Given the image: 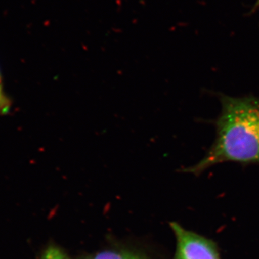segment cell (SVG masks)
<instances>
[{"label": "cell", "mask_w": 259, "mask_h": 259, "mask_svg": "<svg viewBox=\"0 0 259 259\" xmlns=\"http://www.w3.org/2000/svg\"><path fill=\"white\" fill-rule=\"evenodd\" d=\"M94 259H146L141 255L131 253L117 251H104L97 254Z\"/></svg>", "instance_id": "obj_3"}, {"label": "cell", "mask_w": 259, "mask_h": 259, "mask_svg": "<svg viewBox=\"0 0 259 259\" xmlns=\"http://www.w3.org/2000/svg\"><path fill=\"white\" fill-rule=\"evenodd\" d=\"M41 259H69V258L59 248L51 247L46 251Z\"/></svg>", "instance_id": "obj_5"}, {"label": "cell", "mask_w": 259, "mask_h": 259, "mask_svg": "<svg viewBox=\"0 0 259 259\" xmlns=\"http://www.w3.org/2000/svg\"><path fill=\"white\" fill-rule=\"evenodd\" d=\"M220 100L214 143L201 161L186 168L187 173L198 175L225 162L259 164V97L221 95Z\"/></svg>", "instance_id": "obj_1"}, {"label": "cell", "mask_w": 259, "mask_h": 259, "mask_svg": "<svg viewBox=\"0 0 259 259\" xmlns=\"http://www.w3.org/2000/svg\"><path fill=\"white\" fill-rule=\"evenodd\" d=\"M10 107H11V102L5 93L1 76H0V115L8 114L10 111Z\"/></svg>", "instance_id": "obj_4"}, {"label": "cell", "mask_w": 259, "mask_h": 259, "mask_svg": "<svg viewBox=\"0 0 259 259\" xmlns=\"http://www.w3.org/2000/svg\"><path fill=\"white\" fill-rule=\"evenodd\" d=\"M177 239L176 259H221L214 242L171 223Z\"/></svg>", "instance_id": "obj_2"}]
</instances>
